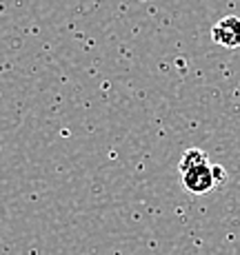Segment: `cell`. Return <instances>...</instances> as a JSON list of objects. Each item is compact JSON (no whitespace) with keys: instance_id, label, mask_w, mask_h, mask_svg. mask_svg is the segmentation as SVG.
Wrapping results in <instances>:
<instances>
[{"instance_id":"1","label":"cell","mask_w":240,"mask_h":255,"mask_svg":"<svg viewBox=\"0 0 240 255\" xmlns=\"http://www.w3.org/2000/svg\"><path fill=\"white\" fill-rule=\"evenodd\" d=\"M180 182L194 195H205L218 186L214 164L209 162L207 153L200 149H189L180 158Z\"/></svg>"},{"instance_id":"2","label":"cell","mask_w":240,"mask_h":255,"mask_svg":"<svg viewBox=\"0 0 240 255\" xmlns=\"http://www.w3.org/2000/svg\"><path fill=\"white\" fill-rule=\"evenodd\" d=\"M214 42L225 49H236L240 47V18L227 16L223 20H218L212 29Z\"/></svg>"},{"instance_id":"3","label":"cell","mask_w":240,"mask_h":255,"mask_svg":"<svg viewBox=\"0 0 240 255\" xmlns=\"http://www.w3.org/2000/svg\"><path fill=\"white\" fill-rule=\"evenodd\" d=\"M214 173H216V182H218V186H223V184H225V180H227V173H225V169H223V166H218V164H214Z\"/></svg>"}]
</instances>
